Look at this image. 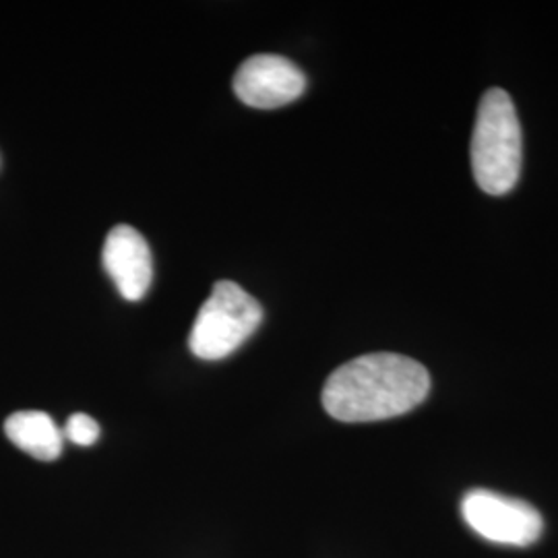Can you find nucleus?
Masks as SVG:
<instances>
[{
  "label": "nucleus",
  "mask_w": 558,
  "mask_h": 558,
  "mask_svg": "<svg viewBox=\"0 0 558 558\" xmlns=\"http://www.w3.org/2000/svg\"><path fill=\"white\" fill-rule=\"evenodd\" d=\"M306 89V77L292 60L279 54H255L240 64L234 94L251 108L274 110L288 106Z\"/></svg>",
  "instance_id": "nucleus-5"
},
{
  "label": "nucleus",
  "mask_w": 558,
  "mask_h": 558,
  "mask_svg": "<svg viewBox=\"0 0 558 558\" xmlns=\"http://www.w3.org/2000/svg\"><path fill=\"white\" fill-rule=\"evenodd\" d=\"M430 393V375L418 360L391 352L364 354L336 368L323 387V408L339 422L398 418Z\"/></svg>",
  "instance_id": "nucleus-1"
},
{
  "label": "nucleus",
  "mask_w": 558,
  "mask_h": 558,
  "mask_svg": "<svg viewBox=\"0 0 558 558\" xmlns=\"http://www.w3.org/2000/svg\"><path fill=\"white\" fill-rule=\"evenodd\" d=\"M108 276L117 283L122 299H143L154 279V259L147 240L126 223L110 230L101 253Z\"/></svg>",
  "instance_id": "nucleus-6"
},
{
  "label": "nucleus",
  "mask_w": 558,
  "mask_h": 558,
  "mask_svg": "<svg viewBox=\"0 0 558 558\" xmlns=\"http://www.w3.org/2000/svg\"><path fill=\"white\" fill-rule=\"evenodd\" d=\"M523 163V135L511 96L493 87L480 100L472 135V170L488 195H507L515 189Z\"/></svg>",
  "instance_id": "nucleus-2"
},
{
  "label": "nucleus",
  "mask_w": 558,
  "mask_h": 558,
  "mask_svg": "<svg viewBox=\"0 0 558 558\" xmlns=\"http://www.w3.org/2000/svg\"><path fill=\"white\" fill-rule=\"evenodd\" d=\"M263 308L234 281H218L203 302L189 336L191 352L201 360L228 359L259 329Z\"/></svg>",
  "instance_id": "nucleus-3"
},
{
  "label": "nucleus",
  "mask_w": 558,
  "mask_h": 558,
  "mask_svg": "<svg viewBox=\"0 0 558 558\" xmlns=\"http://www.w3.org/2000/svg\"><path fill=\"white\" fill-rule=\"evenodd\" d=\"M4 435L21 451L40 461H54L62 453V433L46 412H15L4 422Z\"/></svg>",
  "instance_id": "nucleus-7"
},
{
  "label": "nucleus",
  "mask_w": 558,
  "mask_h": 558,
  "mask_svg": "<svg viewBox=\"0 0 558 558\" xmlns=\"http://www.w3.org/2000/svg\"><path fill=\"white\" fill-rule=\"evenodd\" d=\"M461 518L478 536L495 544L525 548L544 534V518L527 500L474 488L461 499Z\"/></svg>",
  "instance_id": "nucleus-4"
},
{
  "label": "nucleus",
  "mask_w": 558,
  "mask_h": 558,
  "mask_svg": "<svg viewBox=\"0 0 558 558\" xmlns=\"http://www.w3.org/2000/svg\"><path fill=\"white\" fill-rule=\"evenodd\" d=\"M64 437L80 447H89L100 439V424L87 414H73L64 424Z\"/></svg>",
  "instance_id": "nucleus-8"
}]
</instances>
